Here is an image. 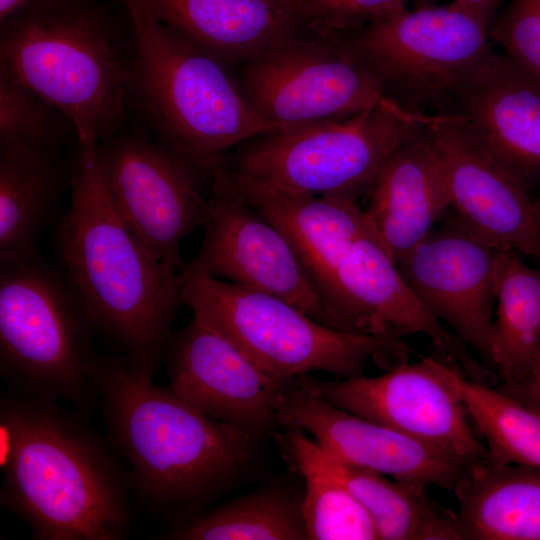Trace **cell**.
I'll return each instance as SVG.
<instances>
[{
    "label": "cell",
    "instance_id": "7c38bea8",
    "mask_svg": "<svg viewBox=\"0 0 540 540\" xmlns=\"http://www.w3.org/2000/svg\"><path fill=\"white\" fill-rule=\"evenodd\" d=\"M450 366L439 356H430L400 363L377 376L312 382L335 406L475 465L488 459L487 448L450 380Z\"/></svg>",
    "mask_w": 540,
    "mask_h": 540
},
{
    "label": "cell",
    "instance_id": "4dcf8cb0",
    "mask_svg": "<svg viewBox=\"0 0 540 540\" xmlns=\"http://www.w3.org/2000/svg\"><path fill=\"white\" fill-rule=\"evenodd\" d=\"M308 33L342 39L407 9L406 0H303Z\"/></svg>",
    "mask_w": 540,
    "mask_h": 540
},
{
    "label": "cell",
    "instance_id": "d6a6232c",
    "mask_svg": "<svg viewBox=\"0 0 540 540\" xmlns=\"http://www.w3.org/2000/svg\"><path fill=\"white\" fill-rule=\"evenodd\" d=\"M495 387L540 415V354L520 379Z\"/></svg>",
    "mask_w": 540,
    "mask_h": 540
},
{
    "label": "cell",
    "instance_id": "ba28073f",
    "mask_svg": "<svg viewBox=\"0 0 540 540\" xmlns=\"http://www.w3.org/2000/svg\"><path fill=\"white\" fill-rule=\"evenodd\" d=\"M76 293L34 259L1 264L0 372L25 396L86 406L99 356Z\"/></svg>",
    "mask_w": 540,
    "mask_h": 540
},
{
    "label": "cell",
    "instance_id": "d6986e66",
    "mask_svg": "<svg viewBox=\"0 0 540 540\" xmlns=\"http://www.w3.org/2000/svg\"><path fill=\"white\" fill-rule=\"evenodd\" d=\"M478 145L540 198V77L492 52L459 88L452 112Z\"/></svg>",
    "mask_w": 540,
    "mask_h": 540
},
{
    "label": "cell",
    "instance_id": "4316f807",
    "mask_svg": "<svg viewBox=\"0 0 540 540\" xmlns=\"http://www.w3.org/2000/svg\"><path fill=\"white\" fill-rule=\"evenodd\" d=\"M303 493L269 486L199 513L169 529L170 540H308Z\"/></svg>",
    "mask_w": 540,
    "mask_h": 540
},
{
    "label": "cell",
    "instance_id": "e0dca14e",
    "mask_svg": "<svg viewBox=\"0 0 540 540\" xmlns=\"http://www.w3.org/2000/svg\"><path fill=\"white\" fill-rule=\"evenodd\" d=\"M164 356L169 386L198 410L259 442L281 428L277 401L290 378L268 373L195 318L170 335Z\"/></svg>",
    "mask_w": 540,
    "mask_h": 540
},
{
    "label": "cell",
    "instance_id": "ffe728a7",
    "mask_svg": "<svg viewBox=\"0 0 540 540\" xmlns=\"http://www.w3.org/2000/svg\"><path fill=\"white\" fill-rule=\"evenodd\" d=\"M282 429L274 437L286 463L321 470L340 482L368 513L378 539L461 540L456 513L436 503L427 486L390 480L334 457L300 429Z\"/></svg>",
    "mask_w": 540,
    "mask_h": 540
},
{
    "label": "cell",
    "instance_id": "7402d4cb",
    "mask_svg": "<svg viewBox=\"0 0 540 540\" xmlns=\"http://www.w3.org/2000/svg\"><path fill=\"white\" fill-rule=\"evenodd\" d=\"M216 176L285 235L330 314L339 265L359 237L374 232L357 200L235 188Z\"/></svg>",
    "mask_w": 540,
    "mask_h": 540
},
{
    "label": "cell",
    "instance_id": "d4e9b609",
    "mask_svg": "<svg viewBox=\"0 0 540 540\" xmlns=\"http://www.w3.org/2000/svg\"><path fill=\"white\" fill-rule=\"evenodd\" d=\"M490 370L499 384L520 379L540 354V267L497 247Z\"/></svg>",
    "mask_w": 540,
    "mask_h": 540
},
{
    "label": "cell",
    "instance_id": "7a4b0ae2",
    "mask_svg": "<svg viewBox=\"0 0 540 540\" xmlns=\"http://www.w3.org/2000/svg\"><path fill=\"white\" fill-rule=\"evenodd\" d=\"M129 358L99 357L93 379L108 435L140 501L158 514L193 511L222 491L259 441L198 410Z\"/></svg>",
    "mask_w": 540,
    "mask_h": 540
},
{
    "label": "cell",
    "instance_id": "8d00e7d4",
    "mask_svg": "<svg viewBox=\"0 0 540 540\" xmlns=\"http://www.w3.org/2000/svg\"><path fill=\"white\" fill-rule=\"evenodd\" d=\"M414 1L416 5L415 7L434 5V0H414Z\"/></svg>",
    "mask_w": 540,
    "mask_h": 540
},
{
    "label": "cell",
    "instance_id": "3957f363",
    "mask_svg": "<svg viewBox=\"0 0 540 540\" xmlns=\"http://www.w3.org/2000/svg\"><path fill=\"white\" fill-rule=\"evenodd\" d=\"M96 141H78L70 206L57 247L92 327L154 374L180 301L178 273L154 257L115 209L97 159Z\"/></svg>",
    "mask_w": 540,
    "mask_h": 540
},
{
    "label": "cell",
    "instance_id": "52a82bcc",
    "mask_svg": "<svg viewBox=\"0 0 540 540\" xmlns=\"http://www.w3.org/2000/svg\"><path fill=\"white\" fill-rule=\"evenodd\" d=\"M423 119L387 100L348 118L252 139L215 171L235 188L357 200Z\"/></svg>",
    "mask_w": 540,
    "mask_h": 540
},
{
    "label": "cell",
    "instance_id": "9a60e30c",
    "mask_svg": "<svg viewBox=\"0 0 540 540\" xmlns=\"http://www.w3.org/2000/svg\"><path fill=\"white\" fill-rule=\"evenodd\" d=\"M334 329L374 337H427L437 356L485 383L491 373L415 296L377 235L359 237L339 265L329 304Z\"/></svg>",
    "mask_w": 540,
    "mask_h": 540
},
{
    "label": "cell",
    "instance_id": "6da1fadb",
    "mask_svg": "<svg viewBox=\"0 0 540 540\" xmlns=\"http://www.w3.org/2000/svg\"><path fill=\"white\" fill-rule=\"evenodd\" d=\"M0 504L34 540H120L128 481L99 436L57 401L13 391L0 401Z\"/></svg>",
    "mask_w": 540,
    "mask_h": 540
},
{
    "label": "cell",
    "instance_id": "5b68a950",
    "mask_svg": "<svg viewBox=\"0 0 540 540\" xmlns=\"http://www.w3.org/2000/svg\"><path fill=\"white\" fill-rule=\"evenodd\" d=\"M134 39L130 91L163 144L208 177L234 147L285 130L245 99L228 66L185 39L144 0H123Z\"/></svg>",
    "mask_w": 540,
    "mask_h": 540
},
{
    "label": "cell",
    "instance_id": "5bb4252c",
    "mask_svg": "<svg viewBox=\"0 0 540 540\" xmlns=\"http://www.w3.org/2000/svg\"><path fill=\"white\" fill-rule=\"evenodd\" d=\"M281 428L307 433L326 452L395 480L454 492L472 464L326 400L307 375L290 378L277 401Z\"/></svg>",
    "mask_w": 540,
    "mask_h": 540
},
{
    "label": "cell",
    "instance_id": "2e32d148",
    "mask_svg": "<svg viewBox=\"0 0 540 540\" xmlns=\"http://www.w3.org/2000/svg\"><path fill=\"white\" fill-rule=\"evenodd\" d=\"M447 214L396 265L419 301L491 372L495 250Z\"/></svg>",
    "mask_w": 540,
    "mask_h": 540
},
{
    "label": "cell",
    "instance_id": "cb8c5ba5",
    "mask_svg": "<svg viewBox=\"0 0 540 540\" xmlns=\"http://www.w3.org/2000/svg\"><path fill=\"white\" fill-rule=\"evenodd\" d=\"M461 540H540V469L487 460L453 492Z\"/></svg>",
    "mask_w": 540,
    "mask_h": 540
},
{
    "label": "cell",
    "instance_id": "8992f818",
    "mask_svg": "<svg viewBox=\"0 0 540 540\" xmlns=\"http://www.w3.org/2000/svg\"><path fill=\"white\" fill-rule=\"evenodd\" d=\"M178 278L180 301L194 318L275 376L324 371L350 378L364 375L369 361L385 371L409 360L401 339L334 329L279 297L235 283L184 272Z\"/></svg>",
    "mask_w": 540,
    "mask_h": 540
},
{
    "label": "cell",
    "instance_id": "83f0119b",
    "mask_svg": "<svg viewBox=\"0 0 540 540\" xmlns=\"http://www.w3.org/2000/svg\"><path fill=\"white\" fill-rule=\"evenodd\" d=\"M449 377L471 422L485 440L488 461L540 469V415L452 366Z\"/></svg>",
    "mask_w": 540,
    "mask_h": 540
},
{
    "label": "cell",
    "instance_id": "277c9868",
    "mask_svg": "<svg viewBox=\"0 0 540 540\" xmlns=\"http://www.w3.org/2000/svg\"><path fill=\"white\" fill-rule=\"evenodd\" d=\"M0 67L61 112L78 141L115 134L132 60L115 24L84 0H33L1 22Z\"/></svg>",
    "mask_w": 540,
    "mask_h": 540
},
{
    "label": "cell",
    "instance_id": "d590c367",
    "mask_svg": "<svg viewBox=\"0 0 540 540\" xmlns=\"http://www.w3.org/2000/svg\"><path fill=\"white\" fill-rule=\"evenodd\" d=\"M33 0H0V20L1 22L9 17L19 8Z\"/></svg>",
    "mask_w": 540,
    "mask_h": 540
},
{
    "label": "cell",
    "instance_id": "f1b7e54d",
    "mask_svg": "<svg viewBox=\"0 0 540 540\" xmlns=\"http://www.w3.org/2000/svg\"><path fill=\"white\" fill-rule=\"evenodd\" d=\"M292 470L305 481L302 510L308 540L378 539L370 516L340 482L309 466Z\"/></svg>",
    "mask_w": 540,
    "mask_h": 540
},
{
    "label": "cell",
    "instance_id": "44dd1931",
    "mask_svg": "<svg viewBox=\"0 0 540 540\" xmlns=\"http://www.w3.org/2000/svg\"><path fill=\"white\" fill-rule=\"evenodd\" d=\"M367 194V218L395 263L446 216L451 196L424 119L422 129L385 160Z\"/></svg>",
    "mask_w": 540,
    "mask_h": 540
},
{
    "label": "cell",
    "instance_id": "9c48e42d",
    "mask_svg": "<svg viewBox=\"0 0 540 540\" xmlns=\"http://www.w3.org/2000/svg\"><path fill=\"white\" fill-rule=\"evenodd\" d=\"M488 28L453 0L406 9L337 40L403 110L451 113L459 88L493 52Z\"/></svg>",
    "mask_w": 540,
    "mask_h": 540
},
{
    "label": "cell",
    "instance_id": "484cf974",
    "mask_svg": "<svg viewBox=\"0 0 540 540\" xmlns=\"http://www.w3.org/2000/svg\"><path fill=\"white\" fill-rule=\"evenodd\" d=\"M60 185L52 151L0 147V264L36 258Z\"/></svg>",
    "mask_w": 540,
    "mask_h": 540
},
{
    "label": "cell",
    "instance_id": "74e56055",
    "mask_svg": "<svg viewBox=\"0 0 540 540\" xmlns=\"http://www.w3.org/2000/svg\"><path fill=\"white\" fill-rule=\"evenodd\" d=\"M538 199H539V201H540V198H538Z\"/></svg>",
    "mask_w": 540,
    "mask_h": 540
},
{
    "label": "cell",
    "instance_id": "1f68e13d",
    "mask_svg": "<svg viewBox=\"0 0 540 540\" xmlns=\"http://www.w3.org/2000/svg\"><path fill=\"white\" fill-rule=\"evenodd\" d=\"M488 34L502 52L540 77V0H511Z\"/></svg>",
    "mask_w": 540,
    "mask_h": 540
},
{
    "label": "cell",
    "instance_id": "30bf717a",
    "mask_svg": "<svg viewBox=\"0 0 540 540\" xmlns=\"http://www.w3.org/2000/svg\"><path fill=\"white\" fill-rule=\"evenodd\" d=\"M103 182L120 217L158 260L184 269L181 243L209 220V180L174 150L139 134L112 135L97 143Z\"/></svg>",
    "mask_w": 540,
    "mask_h": 540
},
{
    "label": "cell",
    "instance_id": "4fadbf2b",
    "mask_svg": "<svg viewBox=\"0 0 540 540\" xmlns=\"http://www.w3.org/2000/svg\"><path fill=\"white\" fill-rule=\"evenodd\" d=\"M200 249L180 272L279 297L332 327L328 307L285 235L217 176Z\"/></svg>",
    "mask_w": 540,
    "mask_h": 540
},
{
    "label": "cell",
    "instance_id": "e575fe53",
    "mask_svg": "<svg viewBox=\"0 0 540 540\" xmlns=\"http://www.w3.org/2000/svg\"><path fill=\"white\" fill-rule=\"evenodd\" d=\"M280 12L286 14L305 30L303 0H266Z\"/></svg>",
    "mask_w": 540,
    "mask_h": 540
},
{
    "label": "cell",
    "instance_id": "ac0fdd59",
    "mask_svg": "<svg viewBox=\"0 0 540 540\" xmlns=\"http://www.w3.org/2000/svg\"><path fill=\"white\" fill-rule=\"evenodd\" d=\"M424 126L463 225L493 248L540 262L539 199L487 155L457 114H425Z\"/></svg>",
    "mask_w": 540,
    "mask_h": 540
},
{
    "label": "cell",
    "instance_id": "8fae6325",
    "mask_svg": "<svg viewBox=\"0 0 540 540\" xmlns=\"http://www.w3.org/2000/svg\"><path fill=\"white\" fill-rule=\"evenodd\" d=\"M250 106L283 129L348 118L387 99L337 39L292 35L240 65Z\"/></svg>",
    "mask_w": 540,
    "mask_h": 540
},
{
    "label": "cell",
    "instance_id": "f546056e",
    "mask_svg": "<svg viewBox=\"0 0 540 540\" xmlns=\"http://www.w3.org/2000/svg\"><path fill=\"white\" fill-rule=\"evenodd\" d=\"M61 117L0 67V147L52 151L62 134Z\"/></svg>",
    "mask_w": 540,
    "mask_h": 540
},
{
    "label": "cell",
    "instance_id": "836d02e7",
    "mask_svg": "<svg viewBox=\"0 0 540 540\" xmlns=\"http://www.w3.org/2000/svg\"><path fill=\"white\" fill-rule=\"evenodd\" d=\"M488 27L502 0H455Z\"/></svg>",
    "mask_w": 540,
    "mask_h": 540
},
{
    "label": "cell",
    "instance_id": "603a6c76",
    "mask_svg": "<svg viewBox=\"0 0 540 540\" xmlns=\"http://www.w3.org/2000/svg\"><path fill=\"white\" fill-rule=\"evenodd\" d=\"M156 18L226 66L306 32L266 0H144Z\"/></svg>",
    "mask_w": 540,
    "mask_h": 540
}]
</instances>
